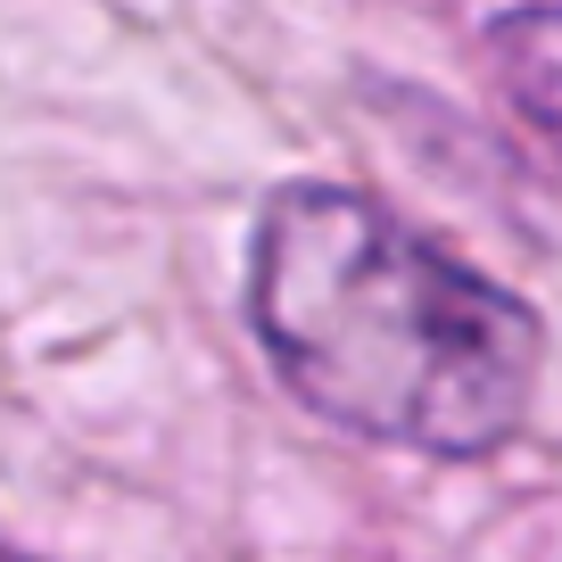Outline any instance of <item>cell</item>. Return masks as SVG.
Listing matches in <instances>:
<instances>
[{
  "mask_svg": "<svg viewBox=\"0 0 562 562\" xmlns=\"http://www.w3.org/2000/svg\"><path fill=\"white\" fill-rule=\"evenodd\" d=\"M240 306L306 414L447 463L521 439L546 372V331L505 281L348 182H281L257 207Z\"/></svg>",
  "mask_w": 562,
  "mask_h": 562,
  "instance_id": "cell-1",
  "label": "cell"
},
{
  "mask_svg": "<svg viewBox=\"0 0 562 562\" xmlns=\"http://www.w3.org/2000/svg\"><path fill=\"white\" fill-rule=\"evenodd\" d=\"M480 58H488V83L505 91V108L562 158V0L505 9L480 42Z\"/></svg>",
  "mask_w": 562,
  "mask_h": 562,
  "instance_id": "cell-2",
  "label": "cell"
},
{
  "mask_svg": "<svg viewBox=\"0 0 562 562\" xmlns=\"http://www.w3.org/2000/svg\"><path fill=\"white\" fill-rule=\"evenodd\" d=\"M0 562H34V554H18V546H0Z\"/></svg>",
  "mask_w": 562,
  "mask_h": 562,
  "instance_id": "cell-3",
  "label": "cell"
}]
</instances>
